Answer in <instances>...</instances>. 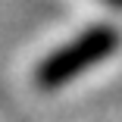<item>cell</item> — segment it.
I'll return each instance as SVG.
<instances>
[{"instance_id":"6da1fadb","label":"cell","mask_w":122,"mask_h":122,"mask_svg":"<svg viewBox=\"0 0 122 122\" xmlns=\"http://www.w3.org/2000/svg\"><path fill=\"white\" fill-rule=\"evenodd\" d=\"M116 47H119V28L94 25V28L81 31L78 38H72L69 44L56 47V50L35 69V85L41 91H56V88L69 85L72 78H78L81 72L94 69L110 53H116Z\"/></svg>"},{"instance_id":"7a4b0ae2","label":"cell","mask_w":122,"mask_h":122,"mask_svg":"<svg viewBox=\"0 0 122 122\" xmlns=\"http://www.w3.org/2000/svg\"><path fill=\"white\" fill-rule=\"evenodd\" d=\"M103 3H110V6H116V10H122V0H103Z\"/></svg>"}]
</instances>
